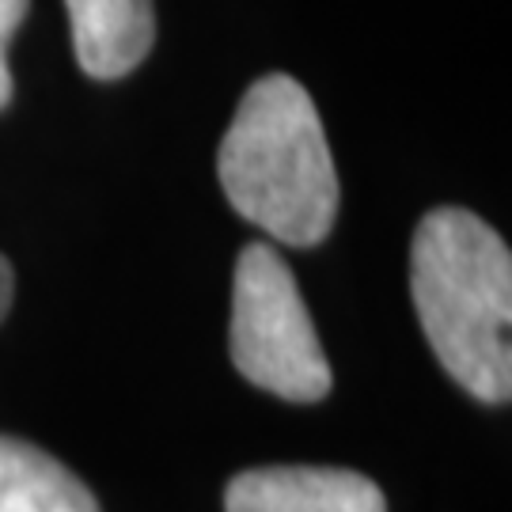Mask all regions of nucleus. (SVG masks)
<instances>
[{
	"instance_id": "8",
	"label": "nucleus",
	"mask_w": 512,
	"mask_h": 512,
	"mask_svg": "<svg viewBox=\"0 0 512 512\" xmlns=\"http://www.w3.org/2000/svg\"><path fill=\"white\" fill-rule=\"evenodd\" d=\"M12 293H16V274H12L8 258L0 255V319H4V311L12 308Z\"/></svg>"
},
{
	"instance_id": "7",
	"label": "nucleus",
	"mask_w": 512,
	"mask_h": 512,
	"mask_svg": "<svg viewBox=\"0 0 512 512\" xmlns=\"http://www.w3.org/2000/svg\"><path fill=\"white\" fill-rule=\"evenodd\" d=\"M27 8H31V0H0V110L12 103V92H16L4 50H8V38L16 35V27L27 16Z\"/></svg>"
},
{
	"instance_id": "6",
	"label": "nucleus",
	"mask_w": 512,
	"mask_h": 512,
	"mask_svg": "<svg viewBox=\"0 0 512 512\" xmlns=\"http://www.w3.org/2000/svg\"><path fill=\"white\" fill-rule=\"evenodd\" d=\"M0 512H99L92 490L50 452L0 437Z\"/></svg>"
},
{
	"instance_id": "1",
	"label": "nucleus",
	"mask_w": 512,
	"mask_h": 512,
	"mask_svg": "<svg viewBox=\"0 0 512 512\" xmlns=\"http://www.w3.org/2000/svg\"><path fill=\"white\" fill-rule=\"evenodd\" d=\"M410 289L437 361L482 403L512 395V255L467 209H433L414 232Z\"/></svg>"
},
{
	"instance_id": "2",
	"label": "nucleus",
	"mask_w": 512,
	"mask_h": 512,
	"mask_svg": "<svg viewBox=\"0 0 512 512\" xmlns=\"http://www.w3.org/2000/svg\"><path fill=\"white\" fill-rule=\"evenodd\" d=\"M224 198L289 247L327 239L338 217V171L319 110L285 73L255 80L217 152Z\"/></svg>"
},
{
	"instance_id": "5",
	"label": "nucleus",
	"mask_w": 512,
	"mask_h": 512,
	"mask_svg": "<svg viewBox=\"0 0 512 512\" xmlns=\"http://www.w3.org/2000/svg\"><path fill=\"white\" fill-rule=\"evenodd\" d=\"M80 69L95 80L133 73L156 42L152 0H65Z\"/></svg>"
},
{
	"instance_id": "3",
	"label": "nucleus",
	"mask_w": 512,
	"mask_h": 512,
	"mask_svg": "<svg viewBox=\"0 0 512 512\" xmlns=\"http://www.w3.org/2000/svg\"><path fill=\"white\" fill-rule=\"evenodd\" d=\"M232 361L247 384L289 403H319L330 365L293 270L266 243L243 247L232 285Z\"/></svg>"
},
{
	"instance_id": "4",
	"label": "nucleus",
	"mask_w": 512,
	"mask_h": 512,
	"mask_svg": "<svg viewBox=\"0 0 512 512\" xmlns=\"http://www.w3.org/2000/svg\"><path fill=\"white\" fill-rule=\"evenodd\" d=\"M224 512H387V501L342 467H255L228 482Z\"/></svg>"
}]
</instances>
